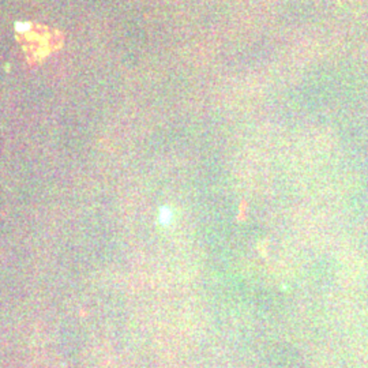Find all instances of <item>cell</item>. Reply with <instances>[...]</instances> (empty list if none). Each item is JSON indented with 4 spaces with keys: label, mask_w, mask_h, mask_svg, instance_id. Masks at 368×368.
Returning a JSON list of instances; mask_svg holds the SVG:
<instances>
[{
    "label": "cell",
    "mask_w": 368,
    "mask_h": 368,
    "mask_svg": "<svg viewBox=\"0 0 368 368\" xmlns=\"http://www.w3.org/2000/svg\"><path fill=\"white\" fill-rule=\"evenodd\" d=\"M33 27H34V25L30 22H26V20H16L14 23V30L16 33V36H20V37L29 34L33 30Z\"/></svg>",
    "instance_id": "1"
}]
</instances>
